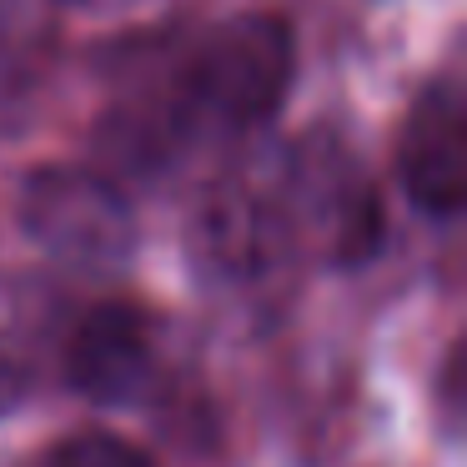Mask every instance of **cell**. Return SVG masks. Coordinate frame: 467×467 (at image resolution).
I'll list each match as a JSON object with an SVG mask.
<instances>
[{"label": "cell", "instance_id": "cell-4", "mask_svg": "<svg viewBox=\"0 0 467 467\" xmlns=\"http://www.w3.org/2000/svg\"><path fill=\"white\" fill-rule=\"evenodd\" d=\"M397 176L422 216L452 222L467 202V116L452 81H432L417 96L397 146Z\"/></svg>", "mask_w": 467, "mask_h": 467}, {"label": "cell", "instance_id": "cell-6", "mask_svg": "<svg viewBox=\"0 0 467 467\" xmlns=\"http://www.w3.org/2000/svg\"><path fill=\"white\" fill-rule=\"evenodd\" d=\"M46 467H156V457L116 432H76L46 457Z\"/></svg>", "mask_w": 467, "mask_h": 467}, {"label": "cell", "instance_id": "cell-2", "mask_svg": "<svg viewBox=\"0 0 467 467\" xmlns=\"http://www.w3.org/2000/svg\"><path fill=\"white\" fill-rule=\"evenodd\" d=\"M21 226L51 262L91 276L121 272L141 236L126 192L86 166H36L21 186Z\"/></svg>", "mask_w": 467, "mask_h": 467}, {"label": "cell", "instance_id": "cell-7", "mask_svg": "<svg viewBox=\"0 0 467 467\" xmlns=\"http://www.w3.org/2000/svg\"><path fill=\"white\" fill-rule=\"evenodd\" d=\"M26 392H31V367H26V357L16 347L0 342V417H11Z\"/></svg>", "mask_w": 467, "mask_h": 467}, {"label": "cell", "instance_id": "cell-5", "mask_svg": "<svg viewBox=\"0 0 467 467\" xmlns=\"http://www.w3.org/2000/svg\"><path fill=\"white\" fill-rule=\"evenodd\" d=\"M292 242V216L252 186H216L196 216V246L226 276H256Z\"/></svg>", "mask_w": 467, "mask_h": 467}, {"label": "cell", "instance_id": "cell-1", "mask_svg": "<svg viewBox=\"0 0 467 467\" xmlns=\"http://www.w3.org/2000/svg\"><path fill=\"white\" fill-rule=\"evenodd\" d=\"M296 81V31L272 11L212 26L176 76V121L212 131H252L282 111Z\"/></svg>", "mask_w": 467, "mask_h": 467}, {"label": "cell", "instance_id": "cell-8", "mask_svg": "<svg viewBox=\"0 0 467 467\" xmlns=\"http://www.w3.org/2000/svg\"><path fill=\"white\" fill-rule=\"evenodd\" d=\"M61 5H91V0H61Z\"/></svg>", "mask_w": 467, "mask_h": 467}, {"label": "cell", "instance_id": "cell-3", "mask_svg": "<svg viewBox=\"0 0 467 467\" xmlns=\"http://www.w3.org/2000/svg\"><path fill=\"white\" fill-rule=\"evenodd\" d=\"M66 382L96 407H131L156 382L151 317L131 302H101L76 322L66 347Z\"/></svg>", "mask_w": 467, "mask_h": 467}]
</instances>
